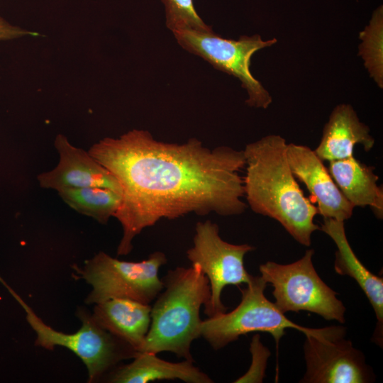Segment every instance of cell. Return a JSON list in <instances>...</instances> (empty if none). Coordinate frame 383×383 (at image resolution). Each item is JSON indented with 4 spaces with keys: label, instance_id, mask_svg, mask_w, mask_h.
Here are the masks:
<instances>
[{
    "label": "cell",
    "instance_id": "cell-21",
    "mask_svg": "<svg viewBox=\"0 0 383 383\" xmlns=\"http://www.w3.org/2000/svg\"><path fill=\"white\" fill-rule=\"evenodd\" d=\"M250 350L252 357V365L248 371L234 382H262L266 362L270 356V351L263 346L258 335L252 337Z\"/></svg>",
    "mask_w": 383,
    "mask_h": 383
},
{
    "label": "cell",
    "instance_id": "cell-2",
    "mask_svg": "<svg viewBox=\"0 0 383 383\" xmlns=\"http://www.w3.org/2000/svg\"><path fill=\"white\" fill-rule=\"evenodd\" d=\"M286 140L268 135L248 144L244 150V196L256 213L278 221L299 243L310 246L320 227L317 208L307 199L289 167Z\"/></svg>",
    "mask_w": 383,
    "mask_h": 383
},
{
    "label": "cell",
    "instance_id": "cell-11",
    "mask_svg": "<svg viewBox=\"0 0 383 383\" xmlns=\"http://www.w3.org/2000/svg\"><path fill=\"white\" fill-rule=\"evenodd\" d=\"M54 144L59 162L52 170L37 176L40 187L59 192L67 188L99 187L121 194L116 178L89 152L74 146L62 134L57 135Z\"/></svg>",
    "mask_w": 383,
    "mask_h": 383
},
{
    "label": "cell",
    "instance_id": "cell-16",
    "mask_svg": "<svg viewBox=\"0 0 383 383\" xmlns=\"http://www.w3.org/2000/svg\"><path fill=\"white\" fill-rule=\"evenodd\" d=\"M193 362L187 360L172 362L160 359L155 353L138 352L132 362L116 367L109 372L108 382L147 383L155 380L179 379L188 383L213 382Z\"/></svg>",
    "mask_w": 383,
    "mask_h": 383
},
{
    "label": "cell",
    "instance_id": "cell-22",
    "mask_svg": "<svg viewBox=\"0 0 383 383\" xmlns=\"http://www.w3.org/2000/svg\"><path fill=\"white\" fill-rule=\"evenodd\" d=\"M35 33L13 25L0 16V41L9 40Z\"/></svg>",
    "mask_w": 383,
    "mask_h": 383
},
{
    "label": "cell",
    "instance_id": "cell-18",
    "mask_svg": "<svg viewBox=\"0 0 383 383\" xmlns=\"http://www.w3.org/2000/svg\"><path fill=\"white\" fill-rule=\"evenodd\" d=\"M57 192L71 209L102 224L114 216L121 201V194L99 187L67 188Z\"/></svg>",
    "mask_w": 383,
    "mask_h": 383
},
{
    "label": "cell",
    "instance_id": "cell-12",
    "mask_svg": "<svg viewBox=\"0 0 383 383\" xmlns=\"http://www.w3.org/2000/svg\"><path fill=\"white\" fill-rule=\"evenodd\" d=\"M287 157L296 178L303 182L318 204V213L324 219L345 221L354 206L346 199L328 169L314 150L306 145L287 144Z\"/></svg>",
    "mask_w": 383,
    "mask_h": 383
},
{
    "label": "cell",
    "instance_id": "cell-1",
    "mask_svg": "<svg viewBox=\"0 0 383 383\" xmlns=\"http://www.w3.org/2000/svg\"><path fill=\"white\" fill-rule=\"evenodd\" d=\"M88 152L121 187L113 216L123 230L118 255L129 254L135 237L162 218L190 213L235 216L247 209L240 175L245 167L243 150L225 145L210 149L196 138L165 143L148 131L133 129L100 140Z\"/></svg>",
    "mask_w": 383,
    "mask_h": 383
},
{
    "label": "cell",
    "instance_id": "cell-15",
    "mask_svg": "<svg viewBox=\"0 0 383 383\" xmlns=\"http://www.w3.org/2000/svg\"><path fill=\"white\" fill-rule=\"evenodd\" d=\"M150 304L113 298L96 304L91 315L102 328L139 352L150 328Z\"/></svg>",
    "mask_w": 383,
    "mask_h": 383
},
{
    "label": "cell",
    "instance_id": "cell-14",
    "mask_svg": "<svg viewBox=\"0 0 383 383\" xmlns=\"http://www.w3.org/2000/svg\"><path fill=\"white\" fill-rule=\"evenodd\" d=\"M374 142L370 128L360 121L353 106L342 104L332 111L314 152L323 161L331 162L354 155L357 144L362 145L365 152H369Z\"/></svg>",
    "mask_w": 383,
    "mask_h": 383
},
{
    "label": "cell",
    "instance_id": "cell-20",
    "mask_svg": "<svg viewBox=\"0 0 383 383\" xmlns=\"http://www.w3.org/2000/svg\"><path fill=\"white\" fill-rule=\"evenodd\" d=\"M166 13V26L172 32L192 30H211L197 13L193 0H162Z\"/></svg>",
    "mask_w": 383,
    "mask_h": 383
},
{
    "label": "cell",
    "instance_id": "cell-4",
    "mask_svg": "<svg viewBox=\"0 0 383 383\" xmlns=\"http://www.w3.org/2000/svg\"><path fill=\"white\" fill-rule=\"evenodd\" d=\"M266 282L261 276H252L241 292L240 304L231 312H223L202 321L201 337L218 350L241 336L252 332H267L277 345L287 328H294L307 335H321L328 327L309 328L290 321L274 303L265 296Z\"/></svg>",
    "mask_w": 383,
    "mask_h": 383
},
{
    "label": "cell",
    "instance_id": "cell-5",
    "mask_svg": "<svg viewBox=\"0 0 383 383\" xmlns=\"http://www.w3.org/2000/svg\"><path fill=\"white\" fill-rule=\"evenodd\" d=\"M26 313V319L36 334L35 345L47 350L65 347L86 365L89 382H94L114 369L123 360L133 359L138 351L129 344L102 328L92 315L80 309L77 316L82 326L75 333L57 331L45 324L11 289L6 286Z\"/></svg>",
    "mask_w": 383,
    "mask_h": 383
},
{
    "label": "cell",
    "instance_id": "cell-3",
    "mask_svg": "<svg viewBox=\"0 0 383 383\" xmlns=\"http://www.w3.org/2000/svg\"><path fill=\"white\" fill-rule=\"evenodd\" d=\"M163 289L151 306V322L139 352H170L194 362L192 342L201 337L200 309L211 297L209 281L199 266L177 267L161 278Z\"/></svg>",
    "mask_w": 383,
    "mask_h": 383
},
{
    "label": "cell",
    "instance_id": "cell-17",
    "mask_svg": "<svg viewBox=\"0 0 383 383\" xmlns=\"http://www.w3.org/2000/svg\"><path fill=\"white\" fill-rule=\"evenodd\" d=\"M328 172L338 187L354 206H369L379 219L383 217V190L377 184L374 167L354 155L329 162Z\"/></svg>",
    "mask_w": 383,
    "mask_h": 383
},
{
    "label": "cell",
    "instance_id": "cell-13",
    "mask_svg": "<svg viewBox=\"0 0 383 383\" xmlns=\"http://www.w3.org/2000/svg\"><path fill=\"white\" fill-rule=\"evenodd\" d=\"M320 230L335 243L334 270L340 275L353 278L370 302L377 320L374 341L382 345L383 326V279L369 271L357 258L348 240L344 221L326 218Z\"/></svg>",
    "mask_w": 383,
    "mask_h": 383
},
{
    "label": "cell",
    "instance_id": "cell-8",
    "mask_svg": "<svg viewBox=\"0 0 383 383\" xmlns=\"http://www.w3.org/2000/svg\"><path fill=\"white\" fill-rule=\"evenodd\" d=\"M177 43L188 52L201 57L214 68L238 78L248 93L245 103L267 109L272 101L269 92L250 72L252 56L258 50L275 44L272 38L263 40L260 35H243L238 40L224 38L212 30L172 32Z\"/></svg>",
    "mask_w": 383,
    "mask_h": 383
},
{
    "label": "cell",
    "instance_id": "cell-10",
    "mask_svg": "<svg viewBox=\"0 0 383 383\" xmlns=\"http://www.w3.org/2000/svg\"><path fill=\"white\" fill-rule=\"evenodd\" d=\"M345 328L332 326L322 335H307L304 345V383H367L374 374L363 353L344 338Z\"/></svg>",
    "mask_w": 383,
    "mask_h": 383
},
{
    "label": "cell",
    "instance_id": "cell-6",
    "mask_svg": "<svg viewBox=\"0 0 383 383\" xmlns=\"http://www.w3.org/2000/svg\"><path fill=\"white\" fill-rule=\"evenodd\" d=\"M160 251L140 262L119 260L99 252L75 270L92 290L85 302L98 304L113 298H127L150 304L163 289L160 268L167 263Z\"/></svg>",
    "mask_w": 383,
    "mask_h": 383
},
{
    "label": "cell",
    "instance_id": "cell-9",
    "mask_svg": "<svg viewBox=\"0 0 383 383\" xmlns=\"http://www.w3.org/2000/svg\"><path fill=\"white\" fill-rule=\"evenodd\" d=\"M254 250L248 244L223 240L218 226L209 220L196 223L193 246L187 251V257L192 264L199 266L209 281L211 297L204 310L208 318L227 311L221 301L225 287L250 282L252 275L245 268L244 257Z\"/></svg>",
    "mask_w": 383,
    "mask_h": 383
},
{
    "label": "cell",
    "instance_id": "cell-7",
    "mask_svg": "<svg viewBox=\"0 0 383 383\" xmlns=\"http://www.w3.org/2000/svg\"><path fill=\"white\" fill-rule=\"evenodd\" d=\"M313 255L314 250L309 249L290 264L268 261L259 267L261 277L272 286L274 303L284 313L306 311L343 323L345 307L316 272Z\"/></svg>",
    "mask_w": 383,
    "mask_h": 383
},
{
    "label": "cell",
    "instance_id": "cell-19",
    "mask_svg": "<svg viewBox=\"0 0 383 383\" xmlns=\"http://www.w3.org/2000/svg\"><path fill=\"white\" fill-rule=\"evenodd\" d=\"M382 7L373 13L370 24L361 32L362 43L359 55L365 60V65L370 76L382 87Z\"/></svg>",
    "mask_w": 383,
    "mask_h": 383
}]
</instances>
